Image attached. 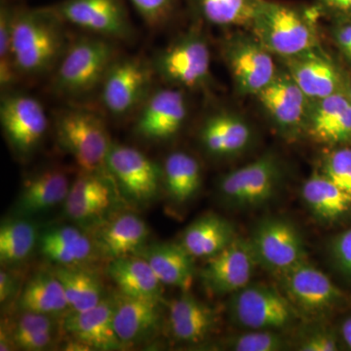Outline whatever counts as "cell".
<instances>
[{
  "mask_svg": "<svg viewBox=\"0 0 351 351\" xmlns=\"http://www.w3.org/2000/svg\"><path fill=\"white\" fill-rule=\"evenodd\" d=\"M66 23L52 6H16L12 20V52L20 77L53 73L68 48Z\"/></svg>",
  "mask_w": 351,
  "mask_h": 351,
  "instance_id": "cell-1",
  "label": "cell"
},
{
  "mask_svg": "<svg viewBox=\"0 0 351 351\" xmlns=\"http://www.w3.org/2000/svg\"><path fill=\"white\" fill-rule=\"evenodd\" d=\"M311 8L276 1L258 0L250 31L274 56L288 59L320 48Z\"/></svg>",
  "mask_w": 351,
  "mask_h": 351,
  "instance_id": "cell-2",
  "label": "cell"
},
{
  "mask_svg": "<svg viewBox=\"0 0 351 351\" xmlns=\"http://www.w3.org/2000/svg\"><path fill=\"white\" fill-rule=\"evenodd\" d=\"M119 57L115 44L101 36H82L69 44L53 71L52 89L59 96L82 98L100 88Z\"/></svg>",
  "mask_w": 351,
  "mask_h": 351,
  "instance_id": "cell-3",
  "label": "cell"
},
{
  "mask_svg": "<svg viewBox=\"0 0 351 351\" xmlns=\"http://www.w3.org/2000/svg\"><path fill=\"white\" fill-rule=\"evenodd\" d=\"M54 126L58 144L75 159L82 172H108L112 143L99 113L84 108H63L56 113Z\"/></svg>",
  "mask_w": 351,
  "mask_h": 351,
  "instance_id": "cell-4",
  "label": "cell"
},
{
  "mask_svg": "<svg viewBox=\"0 0 351 351\" xmlns=\"http://www.w3.org/2000/svg\"><path fill=\"white\" fill-rule=\"evenodd\" d=\"M156 75L169 86L196 89L210 80L211 54L198 27L184 32L159 51L152 61Z\"/></svg>",
  "mask_w": 351,
  "mask_h": 351,
  "instance_id": "cell-5",
  "label": "cell"
},
{
  "mask_svg": "<svg viewBox=\"0 0 351 351\" xmlns=\"http://www.w3.org/2000/svg\"><path fill=\"white\" fill-rule=\"evenodd\" d=\"M154 75L152 62L145 58L117 57L101 82V104L114 117L137 113L154 91Z\"/></svg>",
  "mask_w": 351,
  "mask_h": 351,
  "instance_id": "cell-6",
  "label": "cell"
},
{
  "mask_svg": "<svg viewBox=\"0 0 351 351\" xmlns=\"http://www.w3.org/2000/svg\"><path fill=\"white\" fill-rule=\"evenodd\" d=\"M221 52L235 89L242 96H257L278 73L274 54L252 32L226 38Z\"/></svg>",
  "mask_w": 351,
  "mask_h": 351,
  "instance_id": "cell-7",
  "label": "cell"
},
{
  "mask_svg": "<svg viewBox=\"0 0 351 351\" xmlns=\"http://www.w3.org/2000/svg\"><path fill=\"white\" fill-rule=\"evenodd\" d=\"M0 122L7 142L21 158L36 152L48 130L43 106L27 94L10 91L2 94Z\"/></svg>",
  "mask_w": 351,
  "mask_h": 351,
  "instance_id": "cell-8",
  "label": "cell"
},
{
  "mask_svg": "<svg viewBox=\"0 0 351 351\" xmlns=\"http://www.w3.org/2000/svg\"><path fill=\"white\" fill-rule=\"evenodd\" d=\"M233 321L245 329H283L295 318L294 307L288 298L269 286L254 284L233 293L230 302Z\"/></svg>",
  "mask_w": 351,
  "mask_h": 351,
  "instance_id": "cell-9",
  "label": "cell"
},
{
  "mask_svg": "<svg viewBox=\"0 0 351 351\" xmlns=\"http://www.w3.org/2000/svg\"><path fill=\"white\" fill-rule=\"evenodd\" d=\"M107 170L120 195L136 204L151 202L162 184V168L135 147L112 144Z\"/></svg>",
  "mask_w": 351,
  "mask_h": 351,
  "instance_id": "cell-10",
  "label": "cell"
},
{
  "mask_svg": "<svg viewBox=\"0 0 351 351\" xmlns=\"http://www.w3.org/2000/svg\"><path fill=\"white\" fill-rule=\"evenodd\" d=\"M66 24L112 41L134 36L123 0H62L53 5Z\"/></svg>",
  "mask_w": 351,
  "mask_h": 351,
  "instance_id": "cell-11",
  "label": "cell"
},
{
  "mask_svg": "<svg viewBox=\"0 0 351 351\" xmlns=\"http://www.w3.org/2000/svg\"><path fill=\"white\" fill-rule=\"evenodd\" d=\"M280 176L276 157L265 154L253 162L223 175L219 182V191L232 206H258L276 193Z\"/></svg>",
  "mask_w": 351,
  "mask_h": 351,
  "instance_id": "cell-12",
  "label": "cell"
},
{
  "mask_svg": "<svg viewBox=\"0 0 351 351\" xmlns=\"http://www.w3.org/2000/svg\"><path fill=\"white\" fill-rule=\"evenodd\" d=\"M250 243L258 263L279 274L306 261L301 233L284 219H263L252 233Z\"/></svg>",
  "mask_w": 351,
  "mask_h": 351,
  "instance_id": "cell-13",
  "label": "cell"
},
{
  "mask_svg": "<svg viewBox=\"0 0 351 351\" xmlns=\"http://www.w3.org/2000/svg\"><path fill=\"white\" fill-rule=\"evenodd\" d=\"M188 103L180 88L154 90L138 110L134 131L151 142H162L175 137L188 119Z\"/></svg>",
  "mask_w": 351,
  "mask_h": 351,
  "instance_id": "cell-14",
  "label": "cell"
},
{
  "mask_svg": "<svg viewBox=\"0 0 351 351\" xmlns=\"http://www.w3.org/2000/svg\"><path fill=\"white\" fill-rule=\"evenodd\" d=\"M257 258L250 240L235 237L201 269L203 286L215 295L233 294L250 283Z\"/></svg>",
  "mask_w": 351,
  "mask_h": 351,
  "instance_id": "cell-15",
  "label": "cell"
},
{
  "mask_svg": "<svg viewBox=\"0 0 351 351\" xmlns=\"http://www.w3.org/2000/svg\"><path fill=\"white\" fill-rule=\"evenodd\" d=\"M119 193L110 173L82 172L71 184L64 212L78 223H101L117 204Z\"/></svg>",
  "mask_w": 351,
  "mask_h": 351,
  "instance_id": "cell-16",
  "label": "cell"
},
{
  "mask_svg": "<svg viewBox=\"0 0 351 351\" xmlns=\"http://www.w3.org/2000/svg\"><path fill=\"white\" fill-rule=\"evenodd\" d=\"M257 98L277 128L286 135L295 136L306 130L311 100L287 71L277 73Z\"/></svg>",
  "mask_w": 351,
  "mask_h": 351,
  "instance_id": "cell-17",
  "label": "cell"
},
{
  "mask_svg": "<svg viewBox=\"0 0 351 351\" xmlns=\"http://www.w3.org/2000/svg\"><path fill=\"white\" fill-rule=\"evenodd\" d=\"M113 298L84 311H69L61 322L71 341L84 350H117L123 348L113 324Z\"/></svg>",
  "mask_w": 351,
  "mask_h": 351,
  "instance_id": "cell-18",
  "label": "cell"
},
{
  "mask_svg": "<svg viewBox=\"0 0 351 351\" xmlns=\"http://www.w3.org/2000/svg\"><path fill=\"white\" fill-rule=\"evenodd\" d=\"M161 302L119 294L113 298V324L123 348L156 337L163 322Z\"/></svg>",
  "mask_w": 351,
  "mask_h": 351,
  "instance_id": "cell-19",
  "label": "cell"
},
{
  "mask_svg": "<svg viewBox=\"0 0 351 351\" xmlns=\"http://www.w3.org/2000/svg\"><path fill=\"white\" fill-rule=\"evenodd\" d=\"M289 301L308 313H319L336 304L341 291L326 274L306 261L280 274Z\"/></svg>",
  "mask_w": 351,
  "mask_h": 351,
  "instance_id": "cell-20",
  "label": "cell"
},
{
  "mask_svg": "<svg viewBox=\"0 0 351 351\" xmlns=\"http://www.w3.org/2000/svg\"><path fill=\"white\" fill-rule=\"evenodd\" d=\"M282 60L287 73L309 100H320L343 92L341 73L321 48Z\"/></svg>",
  "mask_w": 351,
  "mask_h": 351,
  "instance_id": "cell-21",
  "label": "cell"
},
{
  "mask_svg": "<svg viewBox=\"0 0 351 351\" xmlns=\"http://www.w3.org/2000/svg\"><path fill=\"white\" fill-rule=\"evenodd\" d=\"M149 230L147 223L136 214L120 213L97 226L93 242L97 253L113 258L138 255L147 245Z\"/></svg>",
  "mask_w": 351,
  "mask_h": 351,
  "instance_id": "cell-22",
  "label": "cell"
},
{
  "mask_svg": "<svg viewBox=\"0 0 351 351\" xmlns=\"http://www.w3.org/2000/svg\"><path fill=\"white\" fill-rule=\"evenodd\" d=\"M306 130L323 144H339L351 138V103L343 92L311 101Z\"/></svg>",
  "mask_w": 351,
  "mask_h": 351,
  "instance_id": "cell-23",
  "label": "cell"
},
{
  "mask_svg": "<svg viewBox=\"0 0 351 351\" xmlns=\"http://www.w3.org/2000/svg\"><path fill=\"white\" fill-rule=\"evenodd\" d=\"M182 293L168 306L171 334L181 343H199L213 332L218 316L213 307L200 302L189 292Z\"/></svg>",
  "mask_w": 351,
  "mask_h": 351,
  "instance_id": "cell-24",
  "label": "cell"
},
{
  "mask_svg": "<svg viewBox=\"0 0 351 351\" xmlns=\"http://www.w3.org/2000/svg\"><path fill=\"white\" fill-rule=\"evenodd\" d=\"M149 263L163 285L189 292L195 277V258L180 243L145 245L138 255Z\"/></svg>",
  "mask_w": 351,
  "mask_h": 351,
  "instance_id": "cell-25",
  "label": "cell"
},
{
  "mask_svg": "<svg viewBox=\"0 0 351 351\" xmlns=\"http://www.w3.org/2000/svg\"><path fill=\"white\" fill-rule=\"evenodd\" d=\"M205 151L217 157L239 154L250 144V126L239 114L219 112L208 117L199 131Z\"/></svg>",
  "mask_w": 351,
  "mask_h": 351,
  "instance_id": "cell-26",
  "label": "cell"
},
{
  "mask_svg": "<svg viewBox=\"0 0 351 351\" xmlns=\"http://www.w3.org/2000/svg\"><path fill=\"white\" fill-rule=\"evenodd\" d=\"M108 274L120 294L140 299L163 300V284L157 278L149 263L140 256L110 260Z\"/></svg>",
  "mask_w": 351,
  "mask_h": 351,
  "instance_id": "cell-27",
  "label": "cell"
},
{
  "mask_svg": "<svg viewBox=\"0 0 351 351\" xmlns=\"http://www.w3.org/2000/svg\"><path fill=\"white\" fill-rule=\"evenodd\" d=\"M43 256L57 265L84 267L97 253L93 239L75 226L53 228L39 239Z\"/></svg>",
  "mask_w": 351,
  "mask_h": 351,
  "instance_id": "cell-28",
  "label": "cell"
},
{
  "mask_svg": "<svg viewBox=\"0 0 351 351\" xmlns=\"http://www.w3.org/2000/svg\"><path fill=\"white\" fill-rule=\"evenodd\" d=\"M71 184L69 176L60 169H48L25 181L21 191L18 209L22 214L48 211L64 203Z\"/></svg>",
  "mask_w": 351,
  "mask_h": 351,
  "instance_id": "cell-29",
  "label": "cell"
},
{
  "mask_svg": "<svg viewBox=\"0 0 351 351\" xmlns=\"http://www.w3.org/2000/svg\"><path fill=\"white\" fill-rule=\"evenodd\" d=\"M234 228L218 215H205L191 223L180 244L195 258H209L234 240Z\"/></svg>",
  "mask_w": 351,
  "mask_h": 351,
  "instance_id": "cell-30",
  "label": "cell"
},
{
  "mask_svg": "<svg viewBox=\"0 0 351 351\" xmlns=\"http://www.w3.org/2000/svg\"><path fill=\"white\" fill-rule=\"evenodd\" d=\"M161 168L164 189L175 203H186L197 193L202 182V170L195 157L175 152L166 157Z\"/></svg>",
  "mask_w": 351,
  "mask_h": 351,
  "instance_id": "cell-31",
  "label": "cell"
},
{
  "mask_svg": "<svg viewBox=\"0 0 351 351\" xmlns=\"http://www.w3.org/2000/svg\"><path fill=\"white\" fill-rule=\"evenodd\" d=\"M23 311L56 316L71 311L63 286L55 274L40 272L25 284L19 299Z\"/></svg>",
  "mask_w": 351,
  "mask_h": 351,
  "instance_id": "cell-32",
  "label": "cell"
},
{
  "mask_svg": "<svg viewBox=\"0 0 351 351\" xmlns=\"http://www.w3.org/2000/svg\"><path fill=\"white\" fill-rule=\"evenodd\" d=\"M302 195L311 213L323 221L338 219L351 208L350 196L319 171L304 182Z\"/></svg>",
  "mask_w": 351,
  "mask_h": 351,
  "instance_id": "cell-33",
  "label": "cell"
},
{
  "mask_svg": "<svg viewBox=\"0 0 351 351\" xmlns=\"http://www.w3.org/2000/svg\"><path fill=\"white\" fill-rule=\"evenodd\" d=\"M52 272L63 286L71 311H87L105 299L101 279L91 270L57 265Z\"/></svg>",
  "mask_w": 351,
  "mask_h": 351,
  "instance_id": "cell-34",
  "label": "cell"
},
{
  "mask_svg": "<svg viewBox=\"0 0 351 351\" xmlns=\"http://www.w3.org/2000/svg\"><path fill=\"white\" fill-rule=\"evenodd\" d=\"M8 330L14 348L25 351H43L54 343L57 322L55 316L21 311Z\"/></svg>",
  "mask_w": 351,
  "mask_h": 351,
  "instance_id": "cell-35",
  "label": "cell"
},
{
  "mask_svg": "<svg viewBox=\"0 0 351 351\" xmlns=\"http://www.w3.org/2000/svg\"><path fill=\"white\" fill-rule=\"evenodd\" d=\"M198 16L216 27H250L258 0H191Z\"/></svg>",
  "mask_w": 351,
  "mask_h": 351,
  "instance_id": "cell-36",
  "label": "cell"
},
{
  "mask_svg": "<svg viewBox=\"0 0 351 351\" xmlns=\"http://www.w3.org/2000/svg\"><path fill=\"white\" fill-rule=\"evenodd\" d=\"M38 235L36 228L23 219L7 221L0 228V260L2 263H19L29 257Z\"/></svg>",
  "mask_w": 351,
  "mask_h": 351,
  "instance_id": "cell-37",
  "label": "cell"
},
{
  "mask_svg": "<svg viewBox=\"0 0 351 351\" xmlns=\"http://www.w3.org/2000/svg\"><path fill=\"white\" fill-rule=\"evenodd\" d=\"M16 6L9 0H1L0 6V87L9 91L20 80L12 52V20Z\"/></svg>",
  "mask_w": 351,
  "mask_h": 351,
  "instance_id": "cell-38",
  "label": "cell"
},
{
  "mask_svg": "<svg viewBox=\"0 0 351 351\" xmlns=\"http://www.w3.org/2000/svg\"><path fill=\"white\" fill-rule=\"evenodd\" d=\"M235 351H278L285 348V341L271 330H258L232 337L226 343Z\"/></svg>",
  "mask_w": 351,
  "mask_h": 351,
  "instance_id": "cell-39",
  "label": "cell"
},
{
  "mask_svg": "<svg viewBox=\"0 0 351 351\" xmlns=\"http://www.w3.org/2000/svg\"><path fill=\"white\" fill-rule=\"evenodd\" d=\"M320 172L351 198V149L330 152L323 158Z\"/></svg>",
  "mask_w": 351,
  "mask_h": 351,
  "instance_id": "cell-40",
  "label": "cell"
},
{
  "mask_svg": "<svg viewBox=\"0 0 351 351\" xmlns=\"http://www.w3.org/2000/svg\"><path fill=\"white\" fill-rule=\"evenodd\" d=\"M143 21L152 29L167 22L179 0H130Z\"/></svg>",
  "mask_w": 351,
  "mask_h": 351,
  "instance_id": "cell-41",
  "label": "cell"
},
{
  "mask_svg": "<svg viewBox=\"0 0 351 351\" xmlns=\"http://www.w3.org/2000/svg\"><path fill=\"white\" fill-rule=\"evenodd\" d=\"M313 7L319 15L336 21L351 20V0H315Z\"/></svg>",
  "mask_w": 351,
  "mask_h": 351,
  "instance_id": "cell-42",
  "label": "cell"
},
{
  "mask_svg": "<svg viewBox=\"0 0 351 351\" xmlns=\"http://www.w3.org/2000/svg\"><path fill=\"white\" fill-rule=\"evenodd\" d=\"M302 351H335L338 350L337 339L326 331H318L307 336L300 345Z\"/></svg>",
  "mask_w": 351,
  "mask_h": 351,
  "instance_id": "cell-43",
  "label": "cell"
},
{
  "mask_svg": "<svg viewBox=\"0 0 351 351\" xmlns=\"http://www.w3.org/2000/svg\"><path fill=\"white\" fill-rule=\"evenodd\" d=\"M332 36L339 52L351 63V20L336 21Z\"/></svg>",
  "mask_w": 351,
  "mask_h": 351,
  "instance_id": "cell-44",
  "label": "cell"
},
{
  "mask_svg": "<svg viewBox=\"0 0 351 351\" xmlns=\"http://www.w3.org/2000/svg\"><path fill=\"white\" fill-rule=\"evenodd\" d=\"M332 251L339 265L351 274V228L337 237L332 244Z\"/></svg>",
  "mask_w": 351,
  "mask_h": 351,
  "instance_id": "cell-45",
  "label": "cell"
},
{
  "mask_svg": "<svg viewBox=\"0 0 351 351\" xmlns=\"http://www.w3.org/2000/svg\"><path fill=\"white\" fill-rule=\"evenodd\" d=\"M17 278L8 270L1 269L0 271V302L6 304L15 295L17 290Z\"/></svg>",
  "mask_w": 351,
  "mask_h": 351,
  "instance_id": "cell-46",
  "label": "cell"
},
{
  "mask_svg": "<svg viewBox=\"0 0 351 351\" xmlns=\"http://www.w3.org/2000/svg\"><path fill=\"white\" fill-rule=\"evenodd\" d=\"M343 337L346 345L351 348V318L346 321L343 325Z\"/></svg>",
  "mask_w": 351,
  "mask_h": 351,
  "instance_id": "cell-47",
  "label": "cell"
},
{
  "mask_svg": "<svg viewBox=\"0 0 351 351\" xmlns=\"http://www.w3.org/2000/svg\"><path fill=\"white\" fill-rule=\"evenodd\" d=\"M346 95H348V99H350V101L351 103V84H350V92H348V93Z\"/></svg>",
  "mask_w": 351,
  "mask_h": 351,
  "instance_id": "cell-48",
  "label": "cell"
}]
</instances>
